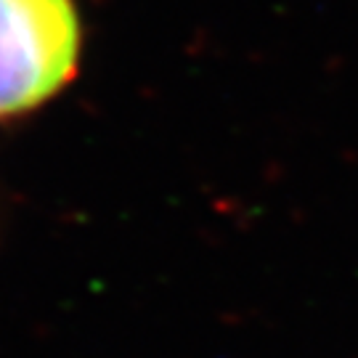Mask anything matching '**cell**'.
<instances>
[{
	"instance_id": "cell-1",
	"label": "cell",
	"mask_w": 358,
	"mask_h": 358,
	"mask_svg": "<svg viewBox=\"0 0 358 358\" xmlns=\"http://www.w3.org/2000/svg\"><path fill=\"white\" fill-rule=\"evenodd\" d=\"M83 27L72 0H0V122L75 80Z\"/></svg>"
}]
</instances>
